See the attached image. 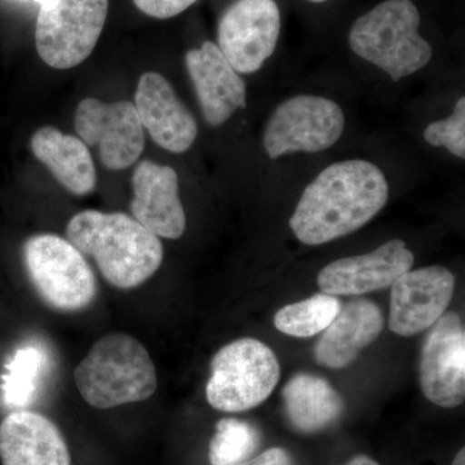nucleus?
Masks as SVG:
<instances>
[{"instance_id":"f257e3e1","label":"nucleus","mask_w":465,"mask_h":465,"mask_svg":"<svg viewBox=\"0 0 465 465\" xmlns=\"http://www.w3.org/2000/svg\"><path fill=\"white\" fill-rule=\"evenodd\" d=\"M388 200L390 183L381 167L366 159L335 162L308 183L290 228L302 243L321 246L360 231Z\"/></svg>"},{"instance_id":"f03ea898","label":"nucleus","mask_w":465,"mask_h":465,"mask_svg":"<svg viewBox=\"0 0 465 465\" xmlns=\"http://www.w3.org/2000/svg\"><path fill=\"white\" fill-rule=\"evenodd\" d=\"M69 241L99 266L104 280L119 290L142 286L163 262L157 235L124 213L85 210L70 219Z\"/></svg>"},{"instance_id":"7ed1b4c3","label":"nucleus","mask_w":465,"mask_h":465,"mask_svg":"<svg viewBox=\"0 0 465 465\" xmlns=\"http://www.w3.org/2000/svg\"><path fill=\"white\" fill-rule=\"evenodd\" d=\"M74 379L85 402L100 410L142 402L158 388L157 369L148 349L122 332L94 342L76 367Z\"/></svg>"},{"instance_id":"20e7f679","label":"nucleus","mask_w":465,"mask_h":465,"mask_svg":"<svg viewBox=\"0 0 465 465\" xmlns=\"http://www.w3.org/2000/svg\"><path fill=\"white\" fill-rule=\"evenodd\" d=\"M420 21L412 0H385L354 21L349 47L391 81L400 82L432 61V45L419 34Z\"/></svg>"},{"instance_id":"39448f33","label":"nucleus","mask_w":465,"mask_h":465,"mask_svg":"<svg viewBox=\"0 0 465 465\" xmlns=\"http://www.w3.org/2000/svg\"><path fill=\"white\" fill-rule=\"evenodd\" d=\"M23 253L30 282L48 307L74 313L94 302L96 277L84 253L72 242L43 232L25 242Z\"/></svg>"},{"instance_id":"423d86ee","label":"nucleus","mask_w":465,"mask_h":465,"mask_svg":"<svg viewBox=\"0 0 465 465\" xmlns=\"http://www.w3.org/2000/svg\"><path fill=\"white\" fill-rule=\"evenodd\" d=\"M280 379V362L268 345L256 339H238L220 349L211 361L207 401L219 411H247L262 405Z\"/></svg>"},{"instance_id":"0eeeda50","label":"nucleus","mask_w":465,"mask_h":465,"mask_svg":"<svg viewBox=\"0 0 465 465\" xmlns=\"http://www.w3.org/2000/svg\"><path fill=\"white\" fill-rule=\"evenodd\" d=\"M347 118L336 101L320 94H296L278 104L266 121L262 149L272 161L293 153L324 152L344 134Z\"/></svg>"},{"instance_id":"6e6552de","label":"nucleus","mask_w":465,"mask_h":465,"mask_svg":"<svg viewBox=\"0 0 465 465\" xmlns=\"http://www.w3.org/2000/svg\"><path fill=\"white\" fill-rule=\"evenodd\" d=\"M108 8L109 0H47L36 18L39 56L58 70L84 63L99 42Z\"/></svg>"},{"instance_id":"1a4fd4ad","label":"nucleus","mask_w":465,"mask_h":465,"mask_svg":"<svg viewBox=\"0 0 465 465\" xmlns=\"http://www.w3.org/2000/svg\"><path fill=\"white\" fill-rule=\"evenodd\" d=\"M281 11L275 0H235L217 26V47L238 74H255L277 48Z\"/></svg>"},{"instance_id":"9d476101","label":"nucleus","mask_w":465,"mask_h":465,"mask_svg":"<svg viewBox=\"0 0 465 465\" xmlns=\"http://www.w3.org/2000/svg\"><path fill=\"white\" fill-rule=\"evenodd\" d=\"M74 127L85 145L99 146L101 163L112 171L133 166L145 148L143 124L130 101L82 100Z\"/></svg>"},{"instance_id":"9b49d317","label":"nucleus","mask_w":465,"mask_h":465,"mask_svg":"<svg viewBox=\"0 0 465 465\" xmlns=\"http://www.w3.org/2000/svg\"><path fill=\"white\" fill-rule=\"evenodd\" d=\"M430 329L419 366L421 391L436 406H460L465 400L464 324L457 312H445Z\"/></svg>"},{"instance_id":"f8f14e48","label":"nucleus","mask_w":465,"mask_h":465,"mask_svg":"<svg viewBox=\"0 0 465 465\" xmlns=\"http://www.w3.org/2000/svg\"><path fill=\"white\" fill-rule=\"evenodd\" d=\"M390 324L397 335L414 336L432 327L448 311L455 277L445 266L409 271L391 284Z\"/></svg>"},{"instance_id":"ddd939ff","label":"nucleus","mask_w":465,"mask_h":465,"mask_svg":"<svg viewBox=\"0 0 465 465\" xmlns=\"http://www.w3.org/2000/svg\"><path fill=\"white\" fill-rule=\"evenodd\" d=\"M415 258L402 240L385 242L365 255L351 256L330 262L317 277L322 292L329 295H362L391 287L411 271Z\"/></svg>"},{"instance_id":"4468645a","label":"nucleus","mask_w":465,"mask_h":465,"mask_svg":"<svg viewBox=\"0 0 465 465\" xmlns=\"http://www.w3.org/2000/svg\"><path fill=\"white\" fill-rule=\"evenodd\" d=\"M134 104L143 130L161 148L182 154L197 140L194 115L177 97L173 84L159 73L148 72L140 76Z\"/></svg>"},{"instance_id":"2eb2a0df","label":"nucleus","mask_w":465,"mask_h":465,"mask_svg":"<svg viewBox=\"0 0 465 465\" xmlns=\"http://www.w3.org/2000/svg\"><path fill=\"white\" fill-rule=\"evenodd\" d=\"M131 213L136 222L159 238L179 240L186 229L179 195V176L170 166L143 161L133 174Z\"/></svg>"},{"instance_id":"dca6fc26","label":"nucleus","mask_w":465,"mask_h":465,"mask_svg":"<svg viewBox=\"0 0 465 465\" xmlns=\"http://www.w3.org/2000/svg\"><path fill=\"white\" fill-rule=\"evenodd\" d=\"M185 65L207 124L219 127L237 110L246 109V84L216 43L206 41L188 51Z\"/></svg>"},{"instance_id":"f3484780","label":"nucleus","mask_w":465,"mask_h":465,"mask_svg":"<svg viewBox=\"0 0 465 465\" xmlns=\"http://www.w3.org/2000/svg\"><path fill=\"white\" fill-rule=\"evenodd\" d=\"M3 465H72L57 425L39 412L17 410L0 423Z\"/></svg>"},{"instance_id":"a211bd4d","label":"nucleus","mask_w":465,"mask_h":465,"mask_svg":"<svg viewBox=\"0 0 465 465\" xmlns=\"http://www.w3.org/2000/svg\"><path fill=\"white\" fill-rule=\"evenodd\" d=\"M381 309L367 299L353 300L341 309L314 348L320 365L342 369L353 362L362 349L372 344L384 329Z\"/></svg>"},{"instance_id":"6ab92c4d","label":"nucleus","mask_w":465,"mask_h":465,"mask_svg":"<svg viewBox=\"0 0 465 465\" xmlns=\"http://www.w3.org/2000/svg\"><path fill=\"white\" fill-rule=\"evenodd\" d=\"M30 146L35 158L66 191L75 195H87L96 188L94 159L87 145L78 137L45 125L34 133Z\"/></svg>"},{"instance_id":"aec40b11","label":"nucleus","mask_w":465,"mask_h":465,"mask_svg":"<svg viewBox=\"0 0 465 465\" xmlns=\"http://www.w3.org/2000/svg\"><path fill=\"white\" fill-rule=\"evenodd\" d=\"M283 399L291 423L304 433L324 430L338 420L344 410L339 391L317 375L293 376L284 387Z\"/></svg>"},{"instance_id":"412c9836","label":"nucleus","mask_w":465,"mask_h":465,"mask_svg":"<svg viewBox=\"0 0 465 465\" xmlns=\"http://www.w3.org/2000/svg\"><path fill=\"white\" fill-rule=\"evenodd\" d=\"M341 309L338 296L317 293L312 298L286 305L277 312L274 326L295 338H311L323 332Z\"/></svg>"},{"instance_id":"4be33fe9","label":"nucleus","mask_w":465,"mask_h":465,"mask_svg":"<svg viewBox=\"0 0 465 465\" xmlns=\"http://www.w3.org/2000/svg\"><path fill=\"white\" fill-rule=\"evenodd\" d=\"M47 362V354L41 348L27 345L18 349L2 376V396L5 406L21 409L30 405Z\"/></svg>"},{"instance_id":"5701e85b","label":"nucleus","mask_w":465,"mask_h":465,"mask_svg":"<svg viewBox=\"0 0 465 465\" xmlns=\"http://www.w3.org/2000/svg\"><path fill=\"white\" fill-rule=\"evenodd\" d=\"M260 445L253 425L235 418L222 419L210 442L211 465H234L247 460Z\"/></svg>"},{"instance_id":"b1692460","label":"nucleus","mask_w":465,"mask_h":465,"mask_svg":"<svg viewBox=\"0 0 465 465\" xmlns=\"http://www.w3.org/2000/svg\"><path fill=\"white\" fill-rule=\"evenodd\" d=\"M425 143L434 148H445L459 159L465 158V97H459L451 115L425 127Z\"/></svg>"},{"instance_id":"393cba45","label":"nucleus","mask_w":465,"mask_h":465,"mask_svg":"<svg viewBox=\"0 0 465 465\" xmlns=\"http://www.w3.org/2000/svg\"><path fill=\"white\" fill-rule=\"evenodd\" d=\"M197 0H134V5L150 17L167 20L183 14Z\"/></svg>"},{"instance_id":"a878e982","label":"nucleus","mask_w":465,"mask_h":465,"mask_svg":"<svg viewBox=\"0 0 465 465\" xmlns=\"http://www.w3.org/2000/svg\"><path fill=\"white\" fill-rule=\"evenodd\" d=\"M234 465H292L289 452L281 448H272L251 460L241 461Z\"/></svg>"},{"instance_id":"bb28decb","label":"nucleus","mask_w":465,"mask_h":465,"mask_svg":"<svg viewBox=\"0 0 465 465\" xmlns=\"http://www.w3.org/2000/svg\"><path fill=\"white\" fill-rule=\"evenodd\" d=\"M345 465H379L375 460H372L371 458L366 457V455H357L349 461L348 464Z\"/></svg>"},{"instance_id":"cd10ccee","label":"nucleus","mask_w":465,"mask_h":465,"mask_svg":"<svg viewBox=\"0 0 465 465\" xmlns=\"http://www.w3.org/2000/svg\"><path fill=\"white\" fill-rule=\"evenodd\" d=\"M451 465H465V449H461L455 457Z\"/></svg>"},{"instance_id":"c85d7f7f","label":"nucleus","mask_w":465,"mask_h":465,"mask_svg":"<svg viewBox=\"0 0 465 465\" xmlns=\"http://www.w3.org/2000/svg\"><path fill=\"white\" fill-rule=\"evenodd\" d=\"M308 2H312V3H324V2H327V0H308Z\"/></svg>"},{"instance_id":"c756f323","label":"nucleus","mask_w":465,"mask_h":465,"mask_svg":"<svg viewBox=\"0 0 465 465\" xmlns=\"http://www.w3.org/2000/svg\"><path fill=\"white\" fill-rule=\"evenodd\" d=\"M34 2L39 3V5H43L45 2H47V0H34Z\"/></svg>"}]
</instances>
